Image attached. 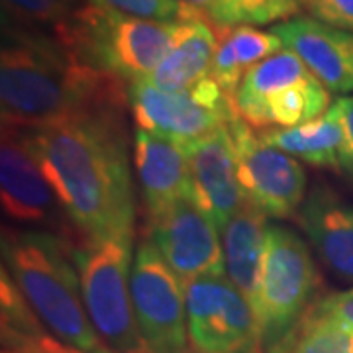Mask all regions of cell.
I'll list each match as a JSON object with an SVG mask.
<instances>
[{
	"label": "cell",
	"instance_id": "1",
	"mask_svg": "<svg viewBox=\"0 0 353 353\" xmlns=\"http://www.w3.org/2000/svg\"><path fill=\"white\" fill-rule=\"evenodd\" d=\"M118 108H101L46 130H20L85 241L134 238V181Z\"/></svg>",
	"mask_w": 353,
	"mask_h": 353
},
{
	"label": "cell",
	"instance_id": "2",
	"mask_svg": "<svg viewBox=\"0 0 353 353\" xmlns=\"http://www.w3.org/2000/svg\"><path fill=\"white\" fill-rule=\"evenodd\" d=\"M122 81L101 73L57 39L4 28L0 53L2 126L32 132L120 106Z\"/></svg>",
	"mask_w": 353,
	"mask_h": 353
},
{
	"label": "cell",
	"instance_id": "3",
	"mask_svg": "<svg viewBox=\"0 0 353 353\" xmlns=\"http://www.w3.org/2000/svg\"><path fill=\"white\" fill-rule=\"evenodd\" d=\"M73 252L48 232H18L2 238L6 271L41 324L65 345L94 352L104 343L85 308Z\"/></svg>",
	"mask_w": 353,
	"mask_h": 353
},
{
	"label": "cell",
	"instance_id": "4",
	"mask_svg": "<svg viewBox=\"0 0 353 353\" xmlns=\"http://www.w3.org/2000/svg\"><path fill=\"white\" fill-rule=\"evenodd\" d=\"M181 22H155L92 4L55 28V39L88 67L120 81L148 79L175 41Z\"/></svg>",
	"mask_w": 353,
	"mask_h": 353
},
{
	"label": "cell",
	"instance_id": "5",
	"mask_svg": "<svg viewBox=\"0 0 353 353\" xmlns=\"http://www.w3.org/2000/svg\"><path fill=\"white\" fill-rule=\"evenodd\" d=\"M132 240L85 241L73 252L90 324L114 353H150L132 304Z\"/></svg>",
	"mask_w": 353,
	"mask_h": 353
},
{
	"label": "cell",
	"instance_id": "6",
	"mask_svg": "<svg viewBox=\"0 0 353 353\" xmlns=\"http://www.w3.org/2000/svg\"><path fill=\"white\" fill-rule=\"evenodd\" d=\"M316 289L318 269L306 241L289 228H267L263 263L252 304L267 352L306 314Z\"/></svg>",
	"mask_w": 353,
	"mask_h": 353
},
{
	"label": "cell",
	"instance_id": "7",
	"mask_svg": "<svg viewBox=\"0 0 353 353\" xmlns=\"http://www.w3.org/2000/svg\"><path fill=\"white\" fill-rule=\"evenodd\" d=\"M236 112L252 128H292L328 110L330 92L294 51L283 48L245 71L234 94Z\"/></svg>",
	"mask_w": 353,
	"mask_h": 353
},
{
	"label": "cell",
	"instance_id": "8",
	"mask_svg": "<svg viewBox=\"0 0 353 353\" xmlns=\"http://www.w3.org/2000/svg\"><path fill=\"white\" fill-rule=\"evenodd\" d=\"M126 97L138 130L179 143L202 138L238 118L234 99L212 77L187 90H165L150 79H139L130 83Z\"/></svg>",
	"mask_w": 353,
	"mask_h": 353
},
{
	"label": "cell",
	"instance_id": "9",
	"mask_svg": "<svg viewBox=\"0 0 353 353\" xmlns=\"http://www.w3.org/2000/svg\"><path fill=\"white\" fill-rule=\"evenodd\" d=\"M132 304L150 353H185L189 347L185 285L152 240L141 241L132 261Z\"/></svg>",
	"mask_w": 353,
	"mask_h": 353
},
{
	"label": "cell",
	"instance_id": "10",
	"mask_svg": "<svg viewBox=\"0 0 353 353\" xmlns=\"http://www.w3.org/2000/svg\"><path fill=\"white\" fill-rule=\"evenodd\" d=\"M187 330L196 353H257L261 345L250 301L222 277L185 283Z\"/></svg>",
	"mask_w": 353,
	"mask_h": 353
},
{
	"label": "cell",
	"instance_id": "11",
	"mask_svg": "<svg viewBox=\"0 0 353 353\" xmlns=\"http://www.w3.org/2000/svg\"><path fill=\"white\" fill-rule=\"evenodd\" d=\"M230 132L245 201L273 218L299 214L306 194L303 167L285 152L269 145L240 116L230 122Z\"/></svg>",
	"mask_w": 353,
	"mask_h": 353
},
{
	"label": "cell",
	"instance_id": "12",
	"mask_svg": "<svg viewBox=\"0 0 353 353\" xmlns=\"http://www.w3.org/2000/svg\"><path fill=\"white\" fill-rule=\"evenodd\" d=\"M152 241L181 283L226 275L224 245L214 222L190 196L152 220Z\"/></svg>",
	"mask_w": 353,
	"mask_h": 353
},
{
	"label": "cell",
	"instance_id": "13",
	"mask_svg": "<svg viewBox=\"0 0 353 353\" xmlns=\"http://www.w3.org/2000/svg\"><path fill=\"white\" fill-rule=\"evenodd\" d=\"M181 145L189 161L190 199L218 230H224L245 202L230 124Z\"/></svg>",
	"mask_w": 353,
	"mask_h": 353
},
{
	"label": "cell",
	"instance_id": "14",
	"mask_svg": "<svg viewBox=\"0 0 353 353\" xmlns=\"http://www.w3.org/2000/svg\"><path fill=\"white\" fill-rule=\"evenodd\" d=\"M2 208L16 222L61 228L69 220L20 130L2 126L0 143Z\"/></svg>",
	"mask_w": 353,
	"mask_h": 353
},
{
	"label": "cell",
	"instance_id": "15",
	"mask_svg": "<svg viewBox=\"0 0 353 353\" xmlns=\"http://www.w3.org/2000/svg\"><path fill=\"white\" fill-rule=\"evenodd\" d=\"M287 50L294 51L310 73L332 92H353V34L296 16L271 28Z\"/></svg>",
	"mask_w": 353,
	"mask_h": 353
},
{
	"label": "cell",
	"instance_id": "16",
	"mask_svg": "<svg viewBox=\"0 0 353 353\" xmlns=\"http://www.w3.org/2000/svg\"><path fill=\"white\" fill-rule=\"evenodd\" d=\"M299 224L330 271L353 281V204L318 185L304 199Z\"/></svg>",
	"mask_w": 353,
	"mask_h": 353
},
{
	"label": "cell",
	"instance_id": "17",
	"mask_svg": "<svg viewBox=\"0 0 353 353\" xmlns=\"http://www.w3.org/2000/svg\"><path fill=\"white\" fill-rule=\"evenodd\" d=\"M136 173L143 204L155 220L176 201L190 196L189 161L183 145L153 132H136Z\"/></svg>",
	"mask_w": 353,
	"mask_h": 353
},
{
	"label": "cell",
	"instance_id": "18",
	"mask_svg": "<svg viewBox=\"0 0 353 353\" xmlns=\"http://www.w3.org/2000/svg\"><path fill=\"white\" fill-rule=\"evenodd\" d=\"M228 28H216L206 16L179 24L175 41L163 61L148 77L165 90H187L212 75L220 36Z\"/></svg>",
	"mask_w": 353,
	"mask_h": 353
},
{
	"label": "cell",
	"instance_id": "19",
	"mask_svg": "<svg viewBox=\"0 0 353 353\" xmlns=\"http://www.w3.org/2000/svg\"><path fill=\"white\" fill-rule=\"evenodd\" d=\"M267 228V214L257 206H253L252 202L245 201L236 216L228 222V226L222 230L228 279L250 301V304H253L257 292Z\"/></svg>",
	"mask_w": 353,
	"mask_h": 353
},
{
	"label": "cell",
	"instance_id": "20",
	"mask_svg": "<svg viewBox=\"0 0 353 353\" xmlns=\"http://www.w3.org/2000/svg\"><path fill=\"white\" fill-rule=\"evenodd\" d=\"M261 138L281 152L290 153L306 163L318 167H340V148L343 126L338 104L310 122L292 128H269Z\"/></svg>",
	"mask_w": 353,
	"mask_h": 353
},
{
	"label": "cell",
	"instance_id": "21",
	"mask_svg": "<svg viewBox=\"0 0 353 353\" xmlns=\"http://www.w3.org/2000/svg\"><path fill=\"white\" fill-rule=\"evenodd\" d=\"M285 48L277 34L253 26H234L220 36V46L212 65V79L234 99L245 71Z\"/></svg>",
	"mask_w": 353,
	"mask_h": 353
},
{
	"label": "cell",
	"instance_id": "22",
	"mask_svg": "<svg viewBox=\"0 0 353 353\" xmlns=\"http://www.w3.org/2000/svg\"><path fill=\"white\" fill-rule=\"evenodd\" d=\"M350 330L310 304L299 324L269 353H352Z\"/></svg>",
	"mask_w": 353,
	"mask_h": 353
},
{
	"label": "cell",
	"instance_id": "23",
	"mask_svg": "<svg viewBox=\"0 0 353 353\" xmlns=\"http://www.w3.org/2000/svg\"><path fill=\"white\" fill-rule=\"evenodd\" d=\"M226 26L275 24L296 18L301 12V0H222Z\"/></svg>",
	"mask_w": 353,
	"mask_h": 353
},
{
	"label": "cell",
	"instance_id": "24",
	"mask_svg": "<svg viewBox=\"0 0 353 353\" xmlns=\"http://www.w3.org/2000/svg\"><path fill=\"white\" fill-rule=\"evenodd\" d=\"M92 6L124 16L155 20V22H185L204 16L187 2L179 0H88Z\"/></svg>",
	"mask_w": 353,
	"mask_h": 353
},
{
	"label": "cell",
	"instance_id": "25",
	"mask_svg": "<svg viewBox=\"0 0 353 353\" xmlns=\"http://www.w3.org/2000/svg\"><path fill=\"white\" fill-rule=\"evenodd\" d=\"M4 12L26 24L61 26L75 14V0H2Z\"/></svg>",
	"mask_w": 353,
	"mask_h": 353
},
{
	"label": "cell",
	"instance_id": "26",
	"mask_svg": "<svg viewBox=\"0 0 353 353\" xmlns=\"http://www.w3.org/2000/svg\"><path fill=\"white\" fill-rule=\"evenodd\" d=\"M75 347L65 345L48 330L34 334L2 332V353H75Z\"/></svg>",
	"mask_w": 353,
	"mask_h": 353
},
{
	"label": "cell",
	"instance_id": "27",
	"mask_svg": "<svg viewBox=\"0 0 353 353\" xmlns=\"http://www.w3.org/2000/svg\"><path fill=\"white\" fill-rule=\"evenodd\" d=\"M312 18L353 34V0H308Z\"/></svg>",
	"mask_w": 353,
	"mask_h": 353
},
{
	"label": "cell",
	"instance_id": "28",
	"mask_svg": "<svg viewBox=\"0 0 353 353\" xmlns=\"http://www.w3.org/2000/svg\"><path fill=\"white\" fill-rule=\"evenodd\" d=\"M341 114L343 141L340 148V167L353 176V97H341L336 101Z\"/></svg>",
	"mask_w": 353,
	"mask_h": 353
},
{
	"label": "cell",
	"instance_id": "29",
	"mask_svg": "<svg viewBox=\"0 0 353 353\" xmlns=\"http://www.w3.org/2000/svg\"><path fill=\"white\" fill-rule=\"evenodd\" d=\"M314 306L322 314L338 320L347 328H353V289L324 296V299L316 301Z\"/></svg>",
	"mask_w": 353,
	"mask_h": 353
},
{
	"label": "cell",
	"instance_id": "30",
	"mask_svg": "<svg viewBox=\"0 0 353 353\" xmlns=\"http://www.w3.org/2000/svg\"><path fill=\"white\" fill-rule=\"evenodd\" d=\"M183 2H187L192 8H196L199 12L204 14L216 28H228L222 0H183Z\"/></svg>",
	"mask_w": 353,
	"mask_h": 353
},
{
	"label": "cell",
	"instance_id": "31",
	"mask_svg": "<svg viewBox=\"0 0 353 353\" xmlns=\"http://www.w3.org/2000/svg\"><path fill=\"white\" fill-rule=\"evenodd\" d=\"M75 353H85V352H79V350H77ZM88 353H114V352L112 350H108L106 345H102V347H99V350H94V352H88Z\"/></svg>",
	"mask_w": 353,
	"mask_h": 353
},
{
	"label": "cell",
	"instance_id": "32",
	"mask_svg": "<svg viewBox=\"0 0 353 353\" xmlns=\"http://www.w3.org/2000/svg\"><path fill=\"white\" fill-rule=\"evenodd\" d=\"M350 350H352L353 353V328L350 330Z\"/></svg>",
	"mask_w": 353,
	"mask_h": 353
},
{
	"label": "cell",
	"instance_id": "33",
	"mask_svg": "<svg viewBox=\"0 0 353 353\" xmlns=\"http://www.w3.org/2000/svg\"><path fill=\"white\" fill-rule=\"evenodd\" d=\"M185 353H196V352H194V350H187V352H185Z\"/></svg>",
	"mask_w": 353,
	"mask_h": 353
},
{
	"label": "cell",
	"instance_id": "34",
	"mask_svg": "<svg viewBox=\"0 0 353 353\" xmlns=\"http://www.w3.org/2000/svg\"><path fill=\"white\" fill-rule=\"evenodd\" d=\"M301 2H303L304 6H306V4H308V0H301Z\"/></svg>",
	"mask_w": 353,
	"mask_h": 353
},
{
	"label": "cell",
	"instance_id": "35",
	"mask_svg": "<svg viewBox=\"0 0 353 353\" xmlns=\"http://www.w3.org/2000/svg\"><path fill=\"white\" fill-rule=\"evenodd\" d=\"M179 2H183V0H179Z\"/></svg>",
	"mask_w": 353,
	"mask_h": 353
}]
</instances>
